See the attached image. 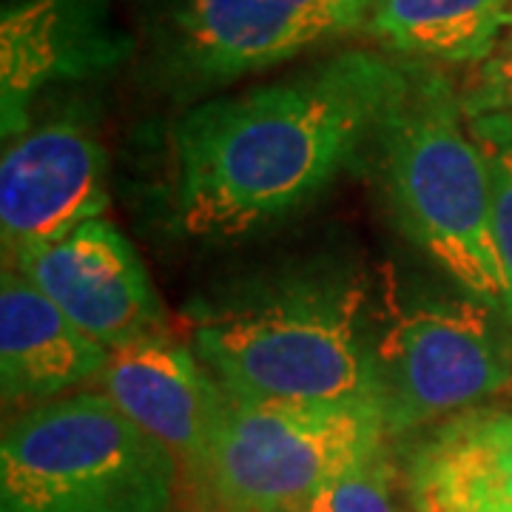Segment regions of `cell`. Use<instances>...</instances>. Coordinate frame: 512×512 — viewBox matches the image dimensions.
Here are the masks:
<instances>
[{"label": "cell", "mask_w": 512, "mask_h": 512, "mask_svg": "<svg viewBox=\"0 0 512 512\" xmlns=\"http://www.w3.org/2000/svg\"><path fill=\"white\" fill-rule=\"evenodd\" d=\"M194 353L217 382L254 402L370 407L376 333L359 276H302L197 319Z\"/></svg>", "instance_id": "7a4b0ae2"}, {"label": "cell", "mask_w": 512, "mask_h": 512, "mask_svg": "<svg viewBox=\"0 0 512 512\" xmlns=\"http://www.w3.org/2000/svg\"><path fill=\"white\" fill-rule=\"evenodd\" d=\"M305 512H396L384 447L330 478Z\"/></svg>", "instance_id": "2e32d148"}, {"label": "cell", "mask_w": 512, "mask_h": 512, "mask_svg": "<svg viewBox=\"0 0 512 512\" xmlns=\"http://www.w3.org/2000/svg\"><path fill=\"white\" fill-rule=\"evenodd\" d=\"M109 208V154L89 128L55 120L9 140L0 160L3 262L69 237Z\"/></svg>", "instance_id": "ba28073f"}, {"label": "cell", "mask_w": 512, "mask_h": 512, "mask_svg": "<svg viewBox=\"0 0 512 512\" xmlns=\"http://www.w3.org/2000/svg\"><path fill=\"white\" fill-rule=\"evenodd\" d=\"M100 393L160 441L180 470L197 481L220 404V382L200 356L165 333L111 350Z\"/></svg>", "instance_id": "8fae6325"}, {"label": "cell", "mask_w": 512, "mask_h": 512, "mask_svg": "<svg viewBox=\"0 0 512 512\" xmlns=\"http://www.w3.org/2000/svg\"><path fill=\"white\" fill-rule=\"evenodd\" d=\"M458 97L467 120L484 114H512V26L493 52L473 66Z\"/></svg>", "instance_id": "e0dca14e"}, {"label": "cell", "mask_w": 512, "mask_h": 512, "mask_svg": "<svg viewBox=\"0 0 512 512\" xmlns=\"http://www.w3.org/2000/svg\"><path fill=\"white\" fill-rule=\"evenodd\" d=\"M512 26V0H376L365 32L410 63H481Z\"/></svg>", "instance_id": "5bb4252c"}, {"label": "cell", "mask_w": 512, "mask_h": 512, "mask_svg": "<svg viewBox=\"0 0 512 512\" xmlns=\"http://www.w3.org/2000/svg\"><path fill=\"white\" fill-rule=\"evenodd\" d=\"M3 3H9V0H3Z\"/></svg>", "instance_id": "ac0fdd59"}, {"label": "cell", "mask_w": 512, "mask_h": 512, "mask_svg": "<svg viewBox=\"0 0 512 512\" xmlns=\"http://www.w3.org/2000/svg\"><path fill=\"white\" fill-rule=\"evenodd\" d=\"M128 37L111 23V0H9L0 18L3 140L32 128V106L55 83L86 80L123 63Z\"/></svg>", "instance_id": "30bf717a"}, {"label": "cell", "mask_w": 512, "mask_h": 512, "mask_svg": "<svg viewBox=\"0 0 512 512\" xmlns=\"http://www.w3.org/2000/svg\"><path fill=\"white\" fill-rule=\"evenodd\" d=\"M470 134L484 154L493 194V242L512 325V114H484L470 120Z\"/></svg>", "instance_id": "9a60e30c"}, {"label": "cell", "mask_w": 512, "mask_h": 512, "mask_svg": "<svg viewBox=\"0 0 512 512\" xmlns=\"http://www.w3.org/2000/svg\"><path fill=\"white\" fill-rule=\"evenodd\" d=\"M370 407L254 402L220 384L197 487L220 512H305L313 495L384 447Z\"/></svg>", "instance_id": "5b68a950"}, {"label": "cell", "mask_w": 512, "mask_h": 512, "mask_svg": "<svg viewBox=\"0 0 512 512\" xmlns=\"http://www.w3.org/2000/svg\"><path fill=\"white\" fill-rule=\"evenodd\" d=\"M111 350L97 345L46 293L3 265L0 279V390L6 407H40L100 379Z\"/></svg>", "instance_id": "4fadbf2b"}, {"label": "cell", "mask_w": 512, "mask_h": 512, "mask_svg": "<svg viewBox=\"0 0 512 512\" xmlns=\"http://www.w3.org/2000/svg\"><path fill=\"white\" fill-rule=\"evenodd\" d=\"M370 154L404 237L458 291L507 316L490 174L453 80L436 66L404 60L402 86L384 111Z\"/></svg>", "instance_id": "3957f363"}, {"label": "cell", "mask_w": 512, "mask_h": 512, "mask_svg": "<svg viewBox=\"0 0 512 512\" xmlns=\"http://www.w3.org/2000/svg\"><path fill=\"white\" fill-rule=\"evenodd\" d=\"M6 268L20 271L106 350L126 348L165 328L163 302L143 259L103 217Z\"/></svg>", "instance_id": "9c48e42d"}, {"label": "cell", "mask_w": 512, "mask_h": 512, "mask_svg": "<svg viewBox=\"0 0 512 512\" xmlns=\"http://www.w3.org/2000/svg\"><path fill=\"white\" fill-rule=\"evenodd\" d=\"M376 402L387 436L481 407L512 382V325L458 291L421 299L376 336Z\"/></svg>", "instance_id": "52a82bcc"}, {"label": "cell", "mask_w": 512, "mask_h": 512, "mask_svg": "<svg viewBox=\"0 0 512 512\" xmlns=\"http://www.w3.org/2000/svg\"><path fill=\"white\" fill-rule=\"evenodd\" d=\"M177 458L103 393H74L9 421L0 512H168Z\"/></svg>", "instance_id": "277c9868"}, {"label": "cell", "mask_w": 512, "mask_h": 512, "mask_svg": "<svg viewBox=\"0 0 512 512\" xmlns=\"http://www.w3.org/2000/svg\"><path fill=\"white\" fill-rule=\"evenodd\" d=\"M402 80L404 60L348 49L194 103L171 134L180 228L208 242L242 239L308 208L370 154Z\"/></svg>", "instance_id": "6da1fadb"}, {"label": "cell", "mask_w": 512, "mask_h": 512, "mask_svg": "<svg viewBox=\"0 0 512 512\" xmlns=\"http://www.w3.org/2000/svg\"><path fill=\"white\" fill-rule=\"evenodd\" d=\"M376 0H137L151 80L177 100L220 92L313 46L365 32Z\"/></svg>", "instance_id": "8992f818"}, {"label": "cell", "mask_w": 512, "mask_h": 512, "mask_svg": "<svg viewBox=\"0 0 512 512\" xmlns=\"http://www.w3.org/2000/svg\"><path fill=\"white\" fill-rule=\"evenodd\" d=\"M413 512H512V407L481 404L436 424L407 456Z\"/></svg>", "instance_id": "7c38bea8"}]
</instances>
